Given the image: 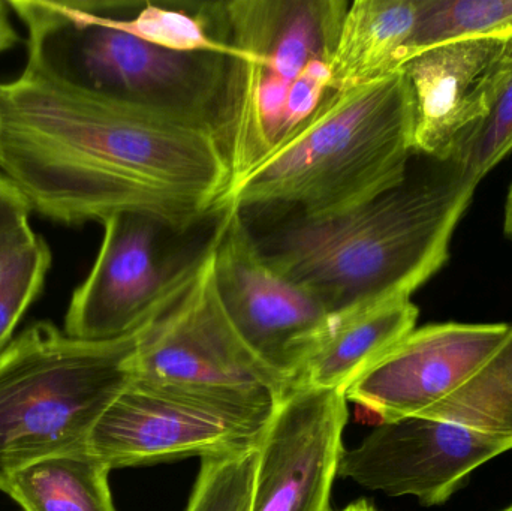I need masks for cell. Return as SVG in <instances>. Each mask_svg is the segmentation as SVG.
I'll return each mask as SVG.
<instances>
[{
    "label": "cell",
    "instance_id": "cell-17",
    "mask_svg": "<svg viewBox=\"0 0 512 511\" xmlns=\"http://www.w3.org/2000/svg\"><path fill=\"white\" fill-rule=\"evenodd\" d=\"M110 473L101 459L81 450L21 468L3 492L23 511H117Z\"/></svg>",
    "mask_w": 512,
    "mask_h": 511
},
{
    "label": "cell",
    "instance_id": "cell-24",
    "mask_svg": "<svg viewBox=\"0 0 512 511\" xmlns=\"http://www.w3.org/2000/svg\"><path fill=\"white\" fill-rule=\"evenodd\" d=\"M36 236L38 234L30 228V225H27L26 228L18 231L11 239L0 243V284L8 278L15 264L20 261V258L23 257L24 252H26V249L29 248L30 243L35 240Z\"/></svg>",
    "mask_w": 512,
    "mask_h": 511
},
{
    "label": "cell",
    "instance_id": "cell-10",
    "mask_svg": "<svg viewBox=\"0 0 512 511\" xmlns=\"http://www.w3.org/2000/svg\"><path fill=\"white\" fill-rule=\"evenodd\" d=\"M102 225L98 257L65 317L63 332L81 341H116L158 320L185 293L204 251L165 266L156 255L158 222L119 213Z\"/></svg>",
    "mask_w": 512,
    "mask_h": 511
},
{
    "label": "cell",
    "instance_id": "cell-13",
    "mask_svg": "<svg viewBox=\"0 0 512 511\" xmlns=\"http://www.w3.org/2000/svg\"><path fill=\"white\" fill-rule=\"evenodd\" d=\"M346 402L339 390L310 387L280 399L258 446L252 511H330Z\"/></svg>",
    "mask_w": 512,
    "mask_h": 511
},
{
    "label": "cell",
    "instance_id": "cell-20",
    "mask_svg": "<svg viewBox=\"0 0 512 511\" xmlns=\"http://www.w3.org/2000/svg\"><path fill=\"white\" fill-rule=\"evenodd\" d=\"M512 30V0H418L414 56L457 39Z\"/></svg>",
    "mask_w": 512,
    "mask_h": 511
},
{
    "label": "cell",
    "instance_id": "cell-21",
    "mask_svg": "<svg viewBox=\"0 0 512 511\" xmlns=\"http://www.w3.org/2000/svg\"><path fill=\"white\" fill-rule=\"evenodd\" d=\"M258 447L204 458L186 511H252Z\"/></svg>",
    "mask_w": 512,
    "mask_h": 511
},
{
    "label": "cell",
    "instance_id": "cell-8",
    "mask_svg": "<svg viewBox=\"0 0 512 511\" xmlns=\"http://www.w3.org/2000/svg\"><path fill=\"white\" fill-rule=\"evenodd\" d=\"M274 408L131 381L96 423L87 450L111 470L239 453L259 446Z\"/></svg>",
    "mask_w": 512,
    "mask_h": 511
},
{
    "label": "cell",
    "instance_id": "cell-7",
    "mask_svg": "<svg viewBox=\"0 0 512 511\" xmlns=\"http://www.w3.org/2000/svg\"><path fill=\"white\" fill-rule=\"evenodd\" d=\"M132 383L265 408L292 389L234 329L216 290L209 242L185 293L141 332Z\"/></svg>",
    "mask_w": 512,
    "mask_h": 511
},
{
    "label": "cell",
    "instance_id": "cell-4",
    "mask_svg": "<svg viewBox=\"0 0 512 511\" xmlns=\"http://www.w3.org/2000/svg\"><path fill=\"white\" fill-rule=\"evenodd\" d=\"M348 6L345 0L209 3L219 38L239 50L227 59L215 116L231 183L330 92L327 60Z\"/></svg>",
    "mask_w": 512,
    "mask_h": 511
},
{
    "label": "cell",
    "instance_id": "cell-18",
    "mask_svg": "<svg viewBox=\"0 0 512 511\" xmlns=\"http://www.w3.org/2000/svg\"><path fill=\"white\" fill-rule=\"evenodd\" d=\"M423 417L459 423L512 443V324L487 362Z\"/></svg>",
    "mask_w": 512,
    "mask_h": 511
},
{
    "label": "cell",
    "instance_id": "cell-16",
    "mask_svg": "<svg viewBox=\"0 0 512 511\" xmlns=\"http://www.w3.org/2000/svg\"><path fill=\"white\" fill-rule=\"evenodd\" d=\"M418 314L409 299L331 320L330 332L292 387L345 392L349 384L414 332Z\"/></svg>",
    "mask_w": 512,
    "mask_h": 511
},
{
    "label": "cell",
    "instance_id": "cell-11",
    "mask_svg": "<svg viewBox=\"0 0 512 511\" xmlns=\"http://www.w3.org/2000/svg\"><path fill=\"white\" fill-rule=\"evenodd\" d=\"M512 450L511 441L459 423L414 416L381 423L343 452L339 476L390 497L445 503L477 468Z\"/></svg>",
    "mask_w": 512,
    "mask_h": 511
},
{
    "label": "cell",
    "instance_id": "cell-3",
    "mask_svg": "<svg viewBox=\"0 0 512 511\" xmlns=\"http://www.w3.org/2000/svg\"><path fill=\"white\" fill-rule=\"evenodd\" d=\"M412 135L403 72L360 89L330 90L304 122L231 183L222 212L286 206L316 219L357 209L405 182L415 155Z\"/></svg>",
    "mask_w": 512,
    "mask_h": 511
},
{
    "label": "cell",
    "instance_id": "cell-26",
    "mask_svg": "<svg viewBox=\"0 0 512 511\" xmlns=\"http://www.w3.org/2000/svg\"><path fill=\"white\" fill-rule=\"evenodd\" d=\"M504 231L512 239V183L508 191L507 203H505Z\"/></svg>",
    "mask_w": 512,
    "mask_h": 511
},
{
    "label": "cell",
    "instance_id": "cell-2",
    "mask_svg": "<svg viewBox=\"0 0 512 511\" xmlns=\"http://www.w3.org/2000/svg\"><path fill=\"white\" fill-rule=\"evenodd\" d=\"M478 182L453 162L328 218H297L256 239L265 260L331 320L409 300L444 267Z\"/></svg>",
    "mask_w": 512,
    "mask_h": 511
},
{
    "label": "cell",
    "instance_id": "cell-23",
    "mask_svg": "<svg viewBox=\"0 0 512 511\" xmlns=\"http://www.w3.org/2000/svg\"><path fill=\"white\" fill-rule=\"evenodd\" d=\"M50 267V248L41 236H36L0 284V351L11 342L15 327L41 294Z\"/></svg>",
    "mask_w": 512,
    "mask_h": 511
},
{
    "label": "cell",
    "instance_id": "cell-27",
    "mask_svg": "<svg viewBox=\"0 0 512 511\" xmlns=\"http://www.w3.org/2000/svg\"><path fill=\"white\" fill-rule=\"evenodd\" d=\"M342 511H376L370 506L366 501H358V503L352 504V506L346 507L345 510Z\"/></svg>",
    "mask_w": 512,
    "mask_h": 511
},
{
    "label": "cell",
    "instance_id": "cell-5",
    "mask_svg": "<svg viewBox=\"0 0 512 511\" xmlns=\"http://www.w3.org/2000/svg\"><path fill=\"white\" fill-rule=\"evenodd\" d=\"M8 3L27 27V74L71 92L206 120L215 128L225 57L149 44L116 26L114 2Z\"/></svg>",
    "mask_w": 512,
    "mask_h": 511
},
{
    "label": "cell",
    "instance_id": "cell-6",
    "mask_svg": "<svg viewBox=\"0 0 512 511\" xmlns=\"http://www.w3.org/2000/svg\"><path fill=\"white\" fill-rule=\"evenodd\" d=\"M143 330L92 342L36 323L0 351V491L27 465L87 450L96 423L131 384Z\"/></svg>",
    "mask_w": 512,
    "mask_h": 511
},
{
    "label": "cell",
    "instance_id": "cell-25",
    "mask_svg": "<svg viewBox=\"0 0 512 511\" xmlns=\"http://www.w3.org/2000/svg\"><path fill=\"white\" fill-rule=\"evenodd\" d=\"M17 41L18 33L9 17V3L0 0V53L14 47Z\"/></svg>",
    "mask_w": 512,
    "mask_h": 511
},
{
    "label": "cell",
    "instance_id": "cell-28",
    "mask_svg": "<svg viewBox=\"0 0 512 511\" xmlns=\"http://www.w3.org/2000/svg\"><path fill=\"white\" fill-rule=\"evenodd\" d=\"M502 511H512V506L508 507V509L502 510Z\"/></svg>",
    "mask_w": 512,
    "mask_h": 511
},
{
    "label": "cell",
    "instance_id": "cell-9",
    "mask_svg": "<svg viewBox=\"0 0 512 511\" xmlns=\"http://www.w3.org/2000/svg\"><path fill=\"white\" fill-rule=\"evenodd\" d=\"M209 243L216 290L234 329L268 369L294 386L330 332V315L265 260L242 210L218 215Z\"/></svg>",
    "mask_w": 512,
    "mask_h": 511
},
{
    "label": "cell",
    "instance_id": "cell-22",
    "mask_svg": "<svg viewBox=\"0 0 512 511\" xmlns=\"http://www.w3.org/2000/svg\"><path fill=\"white\" fill-rule=\"evenodd\" d=\"M512 150V66L489 113L450 162L480 183Z\"/></svg>",
    "mask_w": 512,
    "mask_h": 511
},
{
    "label": "cell",
    "instance_id": "cell-1",
    "mask_svg": "<svg viewBox=\"0 0 512 511\" xmlns=\"http://www.w3.org/2000/svg\"><path fill=\"white\" fill-rule=\"evenodd\" d=\"M0 174L59 224L135 213L176 233L221 215L231 183L212 123L27 72L0 84Z\"/></svg>",
    "mask_w": 512,
    "mask_h": 511
},
{
    "label": "cell",
    "instance_id": "cell-12",
    "mask_svg": "<svg viewBox=\"0 0 512 511\" xmlns=\"http://www.w3.org/2000/svg\"><path fill=\"white\" fill-rule=\"evenodd\" d=\"M512 66V30L418 51L402 68L412 101L414 153L453 158L489 113Z\"/></svg>",
    "mask_w": 512,
    "mask_h": 511
},
{
    "label": "cell",
    "instance_id": "cell-14",
    "mask_svg": "<svg viewBox=\"0 0 512 511\" xmlns=\"http://www.w3.org/2000/svg\"><path fill=\"white\" fill-rule=\"evenodd\" d=\"M510 324H432L409 333L346 387V401L381 423L423 416L466 383L498 350Z\"/></svg>",
    "mask_w": 512,
    "mask_h": 511
},
{
    "label": "cell",
    "instance_id": "cell-19",
    "mask_svg": "<svg viewBox=\"0 0 512 511\" xmlns=\"http://www.w3.org/2000/svg\"><path fill=\"white\" fill-rule=\"evenodd\" d=\"M126 3H116L113 20L117 27L165 50L207 53L233 59L239 50L219 38L207 5L189 12L173 6L146 3L135 14L122 15Z\"/></svg>",
    "mask_w": 512,
    "mask_h": 511
},
{
    "label": "cell",
    "instance_id": "cell-15",
    "mask_svg": "<svg viewBox=\"0 0 512 511\" xmlns=\"http://www.w3.org/2000/svg\"><path fill=\"white\" fill-rule=\"evenodd\" d=\"M418 0L349 3L327 60L330 89H360L402 72L414 56Z\"/></svg>",
    "mask_w": 512,
    "mask_h": 511
}]
</instances>
